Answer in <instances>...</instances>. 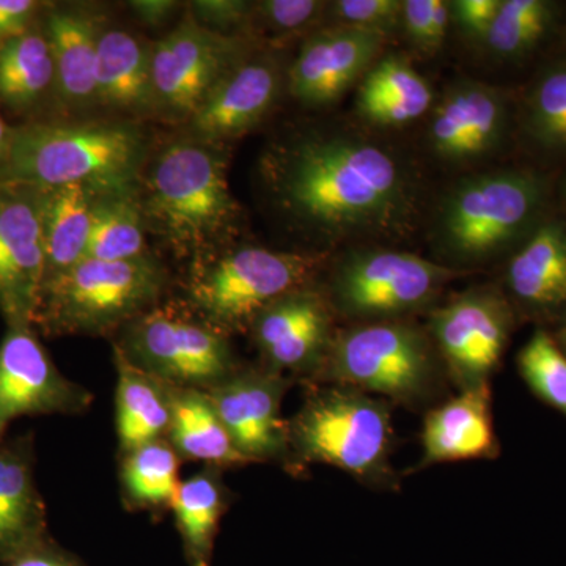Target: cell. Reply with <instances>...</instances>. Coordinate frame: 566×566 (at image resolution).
Returning <instances> with one entry per match:
<instances>
[{
    "label": "cell",
    "instance_id": "obj_1",
    "mask_svg": "<svg viewBox=\"0 0 566 566\" xmlns=\"http://www.w3.org/2000/svg\"><path fill=\"white\" fill-rule=\"evenodd\" d=\"M266 178L277 207L327 243L397 240L419 218L416 167L357 126L312 129L279 145Z\"/></svg>",
    "mask_w": 566,
    "mask_h": 566
},
{
    "label": "cell",
    "instance_id": "obj_2",
    "mask_svg": "<svg viewBox=\"0 0 566 566\" xmlns=\"http://www.w3.org/2000/svg\"><path fill=\"white\" fill-rule=\"evenodd\" d=\"M145 156L144 133L129 123H28L11 132L0 181L46 189L80 185L96 197L128 196Z\"/></svg>",
    "mask_w": 566,
    "mask_h": 566
},
{
    "label": "cell",
    "instance_id": "obj_3",
    "mask_svg": "<svg viewBox=\"0 0 566 566\" xmlns=\"http://www.w3.org/2000/svg\"><path fill=\"white\" fill-rule=\"evenodd\" d=\"M546 185L524 170L461 178L447 189L431 219V245L452 270L482 266L536 229Z\"/></svg>",
    "mask_w": 566,
    "mask_h": 566
},
{
    "label": "cell",
    "instance_id": "obj_4",
    "mask_svg": "<svg viewBox=\"0 0 566 566\" xmlns=\"http://www.w3.org/2000/svg\"><path fill=\"white\" fill-rule=\"evenodd\" d=\"M144 186V218L178 252L211 251L238 221L226 156L210 142H174L156 156Z\"/></svg>",
    "mask_w": 566,
    "mask_h": 566
},
{
    "label": "cell",
    "instance_id": "obj_5",
    "mask_svg": "<svg viewBox=\"0 0 566 566\" xmlns=\"http://www.w3.org/2000/svg\"><path fill=\"white\" fill-rule=\"evenodd\" d=\"M392 406L353 387L327 385L289 422V453L300 464L340 469L370 486L394 482Z\"/></svg>",
    "mask_w": 566,
    "mask_h": 566
},
{
    "label": "cell",
    "instance_id": "obj_6",
    "mask_svg": "<svg viewBox=\"0 0 566 566\" xmlns=\"http://www.w3.org/2000/svg\"><path fill=\"white\" fill-rule=\"evenodd\" d=\"M446 368L430 334L408 319L337 331L315 379L406 406L438 394Z\"/></svg>",
    "mask_w": 566,
    "mask_h": 566
},
{
    "label": "cell",
    "instance_id": "obj_7",
    "mask_svg": "<svg viewBox=\"0 0 566 566\" xmlns=\"http://www.w3.org/2000/svg\"><path fill=\"white\" fill-rule=\"evenodd\" d=\"M166 273L150 255L85 259L44 283L35 324L48 334H106L158 305Z\"/></svg>",
    "mask_w": 566,
    "mask_h": 566
},
{
    "label": "cell",
    "instance_id": "obj_8",
    "mask_svg": "<svg viewBox=\"0 0 566 566\" xmlns=\"http://www.w3.org/2000/svg\"><path fill=\"white\" fill-rule=\"evenodd\" d=\"M322 262V253L234 249L200 264L189 283V301L226 334L251 329L263 308L307 286Z\"/></svg>",
    "mask_w": 566,
    "mask_h": 566
},
{
    "label": "cell",
    "instance_id": "obj_9",
    "mask_svg": "<svg viewBox=\"0 0 566 566\" xmlns=\"http://www.w3.org/2000/svg\"><path fill=\"white\" fill-rule=\"evenodd\" d=\"M458 273L416 253L357 248L335 263L326 294L335 314L356 323L408 319L431 307Z\"/></svg>",
    "mask_w": 566,
    "mask_h": 566
},
{
    "label": "cell",
    "instance_id": "obj_10",
    "mask_svg": "<svg viewBox=\"0 0 566 566\" xmlns=\"http://www.w3.org/2000/svg\"><path fill=\"white\" fill-rule=\"evenodd\" d=\"M117 346L170 386L210 389L238 370L227 334L175 304L155 305L126 324Z\"/></svg>",
    "mask_w": 566,
    "mask_h": 566
},
{
    "label": "cell",
    "instance_id": "obj_11",
    "mask_svg": "<svg viewBox=\"0 0 566 566\" xmlns=\"http://www.w3.org/2000/svg\"><path fill=\"white\" fill-rule=\"evenodd\" d=\"M244 59L241 36L208 31L188 14L172 32L151 44L156 109L189 122L216 85Z\"/></svg>",
    "mask_w": 566,
    "mask_h": 566
},
{
    "label": "cell",
    "instance_id": "obj_12",
    "mask_svg": "<svg viewBox=\"0 0 566 566\" xmlns=\"http://www.w3.org/2000/svg\"><path fill=\"white\" fill-rule=\"evenodd\" d=\"M512 315L504 297L491 289H471L439 305L427 333L458 390L490 385L505 352Z\"/></svg>",
    "mask_w": 566,
    "mask_h": 566
},
{
    "label": "cell",
    "instance_id": "obj_13",
    "mask_svg": "<svg viewBox=\"0 0 566 566\" xmlns=\"http://www.w3.org/2000/svg\"><path fill=\"white\" fill-rule=\"evenodd\" d=\"M44 281L41 188L0 181V314L9 327H33Z\"/></svg>",
    "mask_w": 566,
    "mask_h": 566
},
{
    "label": "cell",
    "instance_id": "obj_14",
    "mask_svg": "<svg viewBox=\"0 0 566 566\" xmlns=\"http://www.w3.org/2000/svg\"><path fill=\"white\" fill-rule=\"evenodd\" d=\"M335 315L327 294L308 285L268 305L251 326L264 368L315 378L337 334Z\"/></svg>",
    "mask_w": 566,
    "mask_h": 566
},
{
    "label": "cell",
    "instance_id": "obj_15",
    "mask_svg": "<svg viewBox=\"0 0 566 566\" xmlns=\"http://www.w3.org/2000/svg\"><path fill=\"white\" fill-rule=\"evenodd\" d=\"M289 386L285 375L263 367L237 370L205 389L233 446L249 463L289 455V422L282 417Z\"/></svg>",
    "mask_w": 566,
    "mask_h": 566
},
{
    "label": "cell",
    "instance_id": "obj_16",
    "mask_svg": "<svg viewBox=\"0 0 566 566\" xmlns=\"http://www.w3.org/2000/svg\"><path fill=\"white\" fill-rule=\"evenodd\" d=\"M92 398L57 370L31 326L9 327L0 342V423L22 416L76 415Z\"/></svg>",
    "mask_w": 566,
    "mask_h": 566
},
{
    "label": "cell",
    "instance_id": "obj_17",
    "mask_svg": "<svg viewBox=\"0 0 566 566\" xmlns=\"http://www.w3.org/2000/svg\"><path fill=\"white\" fill-rule=\"evenodd\" d=\"M427 147L439 161L469 166L493 155L509 128L504 93L482 81L460 80L433 104Z\"/></svg>",
    "mask_w": 566,
    "mask_h": 566
},
{
    "label": "cell",
    "instance_id": "obj_18",
    "mask_svg": "<svg viewBox=\"0 0 566 566\" xmlns=\"http://www.w3.org/2000/svg\"><path fill=\"white\" fill-rule=\"evenodd\" d=\"M385 33L327 25L304 41L289 71L293 98L307 107L337 103L385 50Z\"/></svg>",
    "mask_w": 566,
    "mask_h": 566
},
{
    "label": "cell",
    "instance_id": "obj_19",
    "mask_svg": "<svg viewBox=\"0 0 566 566\" xmlns=\"http://www.w3.org/2000/svg\"><path fill=\"white\" fill-rule=\"evenodd\" d=\"M283 73L271 57H245L210 93L189 118L193 139L221 144L251 132L273 111Z\"/></svg>",
    "mask_w": 566,
    "mask_h": 566
},
{
    "label": "cell",
    "instance_id": "obj_20",
    "mask_svg": "<svg viewBox=\"0 0 566 566\" xmlns=\"http://www.w3.org/2000/svg\"><path fill=\"white\" fill-rule=\"evenodd\" d=\"M104 31L98 14L77 6L51 7L43 32L54 61V95L66 109L96 102V62Z\"/></svg>",
    "mask_w": 566,
    "mask_h": 566
},
{
    "label": "cell",
    "instance_id": "obj_21",
    "mask_svg": "<svg viewBox=\"0 0 566 566\" xmlns=\"http://www.w3.org/2000/svg\"><path fill=\"white\" fill-rule=\"evenodd\" d=\"M495 450L490 385L461 390L424 416L420 468L482 460Z\"/></svg>",
    "mask_w": 566,
    "mask_h": 566
},
{
    "label": "cell",
    "instance_id": "obj_22",
    "mask_svg": "<svg viewBox=\"0 0 566 566\" xmlns=\"http://www.w3.org/2000/svg\"><path fill=\"white\" fill-rule=\"evenodd\" d=\"M96 102L125 114L156 109L151 46L125 29H106L98 44Z\"/></svg>",
    "mask_w": 566,
    "mask_h": 566
},
{
    "label": "cell",
    "instance_id": "obj_23",
    "mask_svg": "<svg viewBox=\"0 0 566 566\" xmlns=\"http://www.w3.org/2000/svg\"><path fill=\"white\" fill-rule=\"evenodd\" d=\"M46 538V509L24 446H0V562L7 564Z\"/></svg>",
    "mask_w": 566,
    "mask_h": 566
},
{
    "label": "cell",
    "instance_id": "obj_24",
    "mask_svg": "<svg viewBox=\"0 0 566 566\" xmlns=\"http://www.w3.org/2000/svg\"><path fill=\"white\" fill-rule=\"evenodd\" d=\"M117 370L115 422L122 453L166 438L172 416V386L133 364L114 346Z\"/></svg>",
    "mask_w": 566,
    "mask_h": 566
},
{
    "label": "cell",
    "instance_id": "obj_25",
    "mask_svg": "<svg viewBox=\"0 0 566 566\" xmlns=\"http://www.w3.org/2000/svg\"><path fill=\"white\" fill-rule=\"evenodd\" d=\"M434 93L411 63L387 55L367 71L357 91V114L368 125L392 128L423 117L433 107Z\"/></svg>",
    "mask_w": 566,
    "mask_h": 566
},
{
    "label": "cell",
    "instance_id": "obj_26",
    "mask_svg": "<svg viewBox=\"0 0 566 566\" xmlns=\"http://www.w3.org/2000/svg\"><path fill=\"white\" fill-rule=\"evenodd\" d=\"M510 292L538 308L566 304V227L539 223L506 270Z\"/></svg>",
    "mask_w": 566,
    "mask_h": 566
},
{
    "label": "cell",
    "instance_id": "obj_27",
    "mask_svg": "<svg viewBox=\"0 0 566 566\" xmlns=\"http://www.w3.org/2000/svg\"><path fill=\"white\" fill-rule=\"evenodd\" d=\"M166 439L181 460L202 461L218 469L249 463L233 446L205 390L172 386Z\"/></svg>",
    "mask_w": 566,
    "mask_h": 566
},
{
    "label": "cell",
    "instance_id": "obj_28",
    "mask_svg": "<svg viewBox=\"0 0 566 566\" xmlns=\"http://www.w3.org/2000/svg\"><path fill=\"white\" fill-rule=\"evenodd\" d=\"M95 193L80 185L41 188L46 283L87 259Z\"/></svg>",
    "mask_w": 566,
    "mask_h": 566
},
{
    "label": "cell",
    "instance_id": "obj_29",
    "mask_svg": "<svg viewBox=\"0 0 566 566\" xmlns=\"http://www.w3.org/2000/svg\"><path fill=\"white\" fill-rule=\"evenodd\" d=\"M227 502L229 497L219 469L211 465L182 480L178 486L170 509L189 566H211Z\"/></svg>",
    "mask_w": 566,
    "mask_h": 566
},
{
    "label": "cell",
    "instance_id": "obj_30",
    "mask_svg": "<svg viewBox=\"0 0 566 566\" xmlns=\"http://www.w3.org/2000/svg\"><path fill=\"white\" fill-rule=\"evenodd\" d=\"M50 43L40 29L0 44V103L18 114L33 111L54 93Z\"/></svg>",
    "mask_w": 566,
    "mask_h": 566
},
{
    "label": "cell",
    "instance_id": "obj_31",
    "mask_svg": "<svg viewBox=\"0 0 566 566\" xmlns=\"http://www.w3.org/2000/svg\"><path fill=\"white\" fill-rule=\"evenodd\" d=\"M181 458L167 439L148 442L123 453V494L137 509L170 506L180 486Z\"/></svg>",
    "mask_w": 566,
    "mask_h": 566
},
{
    "label": "cell",
    "instance_id": "obj_32",
    "mask_svg": "<svg viewBox=\"0 0 566 566\" xmlns=\"http://www.w3.org/2000/svg\"><path fill=\"white\" fill-rule=\"evenodd\" d=\"M145 249L144 212L133 193L96 197L87 259L128 262L147 256Z\"/></svg>",
    "mask_w": 566,
    "mask_h": 566
},
{
    "label": "cell",
    "instance_id": "obj_33",
    "mask_svg": "<svg viewBox=\"0 0 566 566\" xmlns=\"http://www.w3.org/2000/svg\"><path fill=\"white\" fill-rule=\"evenodd\" d=\"M554 21V3L545 0H502L482 43L494 57H523L545 39Z\"/></svg>",
    "mask_w": 566,
    "mask_h": 566
},
{
    "label": "cell",
    "instance_id": "obj_34",
    "mask_svg": "<svg viewBox=\"0 0 566 566\" xmlns=\"http://www.w3.org/2000/svg\"><path fill=\"white\" fill-rule=\"evenodd\" d=\"M524 126L542 150L566 153V63L547 70L528 95Z\"/></svg>",
    "mask_w": 566,
    "mask_h": 566
},
{
    "label": "cell",
    "instance_id": "obj_35",
    "mask_svg": "<svg viewBox=\"0 0 566 566\" xmlns=\"http://www.w3.org/2000/svg\"><path fill=\"white\" fill-rule=\"evenodd\" d=\"M517 365L528 387L566 416V356L545 331L524 345Z\"/></svg>",
    "mask_w": 566,
    "mask_h": 566
},
{
    "label": "cell",
    "instance_id": "obj_36",
    "mask_svg": "<svg viewBox=\"0 0 566 566\" xmlns=\"http://www.w3.org/2000/svg\"><path fill=\"white\" fill-rule=\"evenodd\" d=\"M327 3L319 0H263L253 3V20L264 32L289 39L308 31L326 13Z\"/></svg>",
    "mask_w": 566,
    "mask_h": 566
},
{
    "label": "cell",
    "instance_id": "obj_37",
    "mask_svg": "<svg viewBox=\"0 0 566 566\" xmlns=\"http://www.w3.org/2000/svg\"><path fill=\"white\" fill-rule=\"evenodd\" d=\"M401 0H337L327 3V25L360 29L389 36L401 25Z\"/></svg>",
    "mask_w": 566,
    "mask_h": 566
},
{
    "label": "cell",
    "instance_id": "obj_38",
    "mask_svg": "<svg viewBox=\"0 0 566 566\" xmlns=\"http://www.w3.org/2000/svg\"><path fill=\"white\" fill-rule=\"evenodd\" d=\"M450 24L449 2L444 0H405L401 28L412 46L433 54L444 44Z\"/></svg>",
    "mask_w": 566,
    "mask_h": 566
},
{
    "label": "cell",
    "instance_id": "obj_39",
    "mask_svg": "<svg viewBox=\"0 0 566 566\" xmlns=\"http://www.w3.org/2000/svg\"><path fill=\"white\" fill-rule=\"evenodd\" d=\"M197 24L219 35L240 36L253 20V3L243 0H197L189 7Z\"/></svg>",
    "mask_w": 566,
    "mask_h": 566
},
{
    "label": "cell",
    "instance_id": "obj_40",
    "mask_svg": "<svg viewBox=\"0 0 566 566\" xmlns=\"http://www.w3.org/2000/svg\"><path fill=\"white\" fill-rule=\"evenodd\" d=\"M502 0H455L449 2L450 21L468 39L482 41L501 9Z\"/></svg>",
    "mask_w": 566,
    "mask_h": 566
},
{
    "label": "cell",
    "instance_id": "obj_41",
    "mask_svg": "<svg viewBox=\"0 0 566 566\" xmlns=\"http://www.w3.org/2000/svg\"><path fill=\"white\" fill-rule=\"evenodd\" d=\"M40 10L35 0H0V44L32 31Z\"/></svg>",
    "mask_w": 566,
    "mask_h": 566
},
{
    "label": "cell",
    "instance_id": "obj_42",
    "mask_svg": "<svg viewBox=\"0 0 566 566\" xmlns=\"http://www.w3.org/2000/svg\"><path fill=\"white\" fill-rule=\"evenodd\" d=\"M6 566H84L73 554L44 539L40 545L11 558Z\"/></svg>",
    "mask_w": 566,
    "mask_h": 566
},
{
    "label": "cell",
    "instance_id": "obj_43",
    "mask_svg": "<svg viewBox=\"0 0 566 566\" xmlns=\"http://www.w3.org/2000/svg\"><path fill=\"white\" fill-rule=\"evenodd\" d=\"M180 3L174 0H134L129 2V9L136 14L142 24L158 28L166 24L174 17Z\"/></svg>",
    "mask_w": 566,
    "mask_h": 566
},
{
    "label": "cell",
    "instance_id": "obj_44",
    "mask_svg": "<svg viewBox=\"0 0 566 566\" xmlns=\"http://www.w3.org/2000/svg\"><path fill=\"white\" fill-rule=\"evenodd\" d=\"M11 132H13V129L9 128L7 123L3 122V118L0 117V167H2L7 158V153H9Z\"/></svg>",
    "mask_w": 566,
    "mask_h": 566
},
{
    "label": "cell",
    "instance_id": "obj_45",
    "mask_svg": "<svg viewBox=\"0 0 566 566\" xmlns=\"http://www.w3.org/2000/svg\"><path fill=\"white\" fill-rule=\"evenodd\" d=\"M7 424L0 423V439H2L3 433H6Z\"/></svg>",
    "mask_w": 566,
    "mask_h": 566
},
{
    "label": "cell",
    "instance_id": "obj_46",
    "mask_svg": "<svg viewBox=\"0 0 566 566\" xmlns=\"http://www.w3.org/2000/svg\"><path fill=\"white\" fill-rule=\"evenodd\" d=\"M564 344L566 346V327H565V331H564Z\"/></svg>",
    "mask_w": 566,
    "mask_h": 566
}]
</instances>
